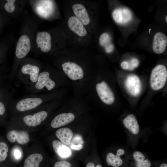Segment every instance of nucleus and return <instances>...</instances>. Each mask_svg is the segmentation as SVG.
<instances>
[{
    "mask_svg": "<svg viewBox=\"0 0 167 167\" xmlns=\"http://www.w3.org/2000/svg\"><path fill=\"white\" fill-rule=\"evenodd\" d=\"M129 63V70H133L135 68L137 67L139 64L138 60L135 58L132 59Z\"/></svg>",
    "mask_w": 167,
    "mask_h": 167,
    "instance_id": "obj_24",
    "label": "nucleus"
},
{
    "mask_svg": "<svg viewBox=\"0 0 167 167\" xmlns=\"http://www.w3.org/2000/svg\"><path fill=\"white\" fill-rule=\"evenodd\" d=\"M73 12L75 16L86 25L90 22V19L85 7L81 4H75L72 7Z\"/></svg>",
    "mask_w": 167,
    "mask_h": 167,
    "instance_id": "obj_17",
    "label": "nucleus"
},
{
    "mask_svg": "<svg viewBox=\"0 0 167 167\" xmlns=\"http://www.w3.org/2000/svg\"><path fill=\"white\" fill-rule=\"evenodd\" d=\"M123 124L126 129L132 134L136 135L139 132V126L136 118L133 114L127 115L123 120Z\"/></svg>",
    "mask_w": 167,
    "mask_h": 167,
    "instance_id": "obj_16",
    "label": "nucleus"
},
{
    "mask_svg": "<svg viewBox=\"0 0 167 167\" xmlns=\"http://www.w3.org/2000/svg\"><path fill=\"white\" fill-rule=\"evenodd\" d=\"M63 70L71 79L76 80L82 79L84 75L82 68L76 63L68 62L62 64Z\"/></svg>",
    "mask_w": 167,
    "mask_h": 167,
    "instance_id": "obj_5",
    "label": "nucleus"
},
{
    "mask_svg": "<svg viewBox=\"0 0 167 167\" xmlns=\"http://www.w3.org/2000/svg\"><path fill=\"white\" fill-rule=\"evenodd\" d=\"M55 134L62 143L66 145L70 144L73 136L72 131L66 127L58 129L56 131Z\"/></svg>",
    "mask_w": 167,
    "mask_h": 167,
    "instance_id": "obj_19",
    "label": "nucleus"
},
{
    "mask_svg": "<svg viewBox=\"0 0 167 167\" xmlns=\"http://www.w3.org/2000/svg\"><path fill=\"white\" fill-rule=\"evenodd\" d=\"M43 158L42 156L40 154H32L25 160L24 167H39Z\"/></svg>",
    "mask_w": 167,
    "mask_h": 167,
    "instance_id": "obj_20",
    "label": "nucleus"
},
{
    "mask_svg": "<svg viewBox=\"0 0 167 167\" xmlns=\"http://www.w3.org/2000/svg\"><path fill=\"white\" fill-rule=\"evenodd\" d=\"M83 146L81 144H79L77 145H73L71 146V148L75 150H79L83 148Z\"/></svg>",
    "mask_w": 167,
    "mask_h": 167,
    "instance_id": "obj_29",
    "label": "nucleus"
},
{
    "mask_svg": "<svg viewBox=\"0 0 167 167\" xmlns=\"http://www.w3.org/2000/svg\"><path fill=\"white\" fill-rule=\"evenodd\" d=\"M48 115L47 112L44 110H38L32 114L23 116L22 120L27 126L35 127L40 124L46 118Z\"/></svg>",
    "mask_w": 167,
    "mask_h": 167,
    "instance_id": "obj_6",
    "label": "nucleus"
},
{
    "mask_svg": "<svg viewBox=\"0 0 167 167\" xmlns=\"http://www.w3.org/2000/svg\"><path fill=\"white\" fill-rule=\"evenodd\" d=\"M86 167H95V165L92 162H89L87 165ZM96 167H103L101 165H97Z\"/></svg>",
    "mask_w": 167,
    "mask_h": 167,
    "instance_id": "obj_30",
    "label": "nucleus"
},
{
    "mask_svg": "<svg viewBox=\"0 0 167 167\" xmlns=\"http://www.w3.org/2000/svg\"><path fill=\"white\" fill-rule=\"evenodd\" d=\"M125 86L128 93L132 96H136L141 92V82L139 78L136 75H128L125 81Z\"/></svg>",
    "mask_w": 167,
    "mask_h": 167,
    "instance_id": "obj_8",
    "label": "nucleus"
},
{
    "mask_svg": "<svg viewBox=\"0 0 167 167\" xmlns=\"http://www.w3.org/2000/svg\"><path fill=\"white\" fill-rule=\"evenodd\" d=\"M126 155L125 149L118 148L114 152H110L107 154L106 163L109 165L113 167H120L123 164Z\"/></svg>",
    "mask_w": 167,
    "mask_h": 167,
    "instance_id": "obj_7",
    "label": "nucleus"
},
{
    "mask_svg": "<svg viewBox=\"0 0 167 167\" xmlns=\"http://www.w3.org/2000/svg\"><path fill=\"white\" fill-rule=\"evenodd\" d=\"M121 66L122 68L124 69H129V62L124 61L122 62L121 64Z\"/></svg>",
    "mask_w": 167,
    "mask_h": 167,
    "instance_id": "obj_27",
    "label": "nucleus"
},
{
    "mask_svg": "<svg viewBox=\"0 0 167 167\" xmlns=\"http://www.w3.org/2000/svg\"><path fill=\"white\" fill-rule=\"evenodd\" d=\"M6 111V106L5 103L0 100V116L3 115Z\"/></svg>",
    "mask_w": 167,
    "mask_h": 167,
    "instance_id": "obj_26",
    "label": "nucleus"
},
{
    "mask_svg": "<svg viewBox=\"0 0 167 167\" xmlns=\"http://www.w3.org/2000/svg\"><path fill=\"white\" fill-rule=\"evenodd\" d=\"M159 167H167V164L165 163H163L160 165Z\"/></svg>",
    "mask_w": 167,
    "mask_h": 167,
    "instance_id": "obj_31",
    "label": "nucleus"
},
{
    "mask_svg": "<svg viewBox=\"0 0 167 167\" xmlns=\"http://www.w3.org/2000/svg\"><path fill=\"white\" fill-rule=\"evenodd\" d=\"M165 19V21L167 22V15H166Z\"/></svg>",
    "mask_w": 167,
    "mask_h": 167,
    "instance_id": "obj_32",
    "label": "nucleus"
},
{
    "mask_svg": "<svg viewBox=\"0 0 167 167\" xmlns=\"http://www.w3.org/2000/svg\"><path fill=\"white\" fill-rule=\"evenodd\" d=\"M52 145L55 152L60 157L65 158L69 157L71 156L72 153L71 149L59 141H54Z\"/></svg>",
    "mask_w": 167,
    "mask_h": 167,
    "instance_id": "obj_18",
    "label": "nucleus"
},
{
    "mask_svg": "<svg viewBox=\"0 0 167 167\" xmlns=\"http://www.w3.org/2000/svg\"><path fill=\"white\" fill-rule=\"evenodd\" d=\"M167 45L166 36L161 32H157L155 35L153 40L152 49L156 54H160L165 50Z\"/></svg>",
    "mask_w": 167,
    "mask_h": 167,
    "instance_id": "obj_12",
    "label": "nucleus"
},
{
    "mask_svg": "<svg viewBox=\"0 0 167 167\" xmlns=\"http://www.w3.org/2000/svg\"><path fill=\"white\" fill-rule=\"evenodd\" d=\"M114 21L120 24H126L132 19V15L131 11L126 8H118L114 9L112 12Z\"/></svg>",
    "mask_w": 167,
    "mask_h": 167,
    "instance_id": "obj_10",
    "label": "nucleus"
},
{
    "mask_svg": "<svg viewBox=\"0 0 167 167\" xmlns=\"http://www.w3.org/2000/svg\"><path fill=\"white\" fill-rule=\"evenodd\" d=\"M167 79V70L163 65L159 64L152 70L150 78V84L152 88L158 90L165 85Z\"/></svg>",
    "mask_w": 167,
    "mask_h": 167,
    "instance_id": "obj_3",
    "label": "nucleus"
},
{
    "mask_svg": "<svg viewBox=\"0 0 167 167\" xmlns=\"http://www.w3.org/2000/svg\"><path fill=\"white\" fill-rule=\"evenodd\" d=\"M71 164L69 162L65 161L57 162L54 165V167H71Z\"/></svg>",
    "mask_w": 167,
    "mask_h": 167,
    "instance_id": "obj_25",
    "label": "nucleus"
},
{
    "mask_svg": "<svg viewBox=\"0 0 167 167\" xmlns=\"http://www.w3.org/2000/svg\"><path fill=\"white\" fill-rule=\"evenodd\" d=\"M8 148L4 142H0V162L4 161L7 156Z\"/></svg>",
    "mask_w": 167,
    "mask_h": 167,
    "instance_id": "obj_22",
    "label": "nucleus"
},
{
    "mask_svg": "<svg viewBox=\"0 0 167 167\" xmlns=\"http://www.w3.org/2000/svg\"><path fill=\"white\" fill-rule=\"evenodd\" d=\"M41 71L38 61L25 58L22 61L15 77L26 85H31L36 82Z\"/></svg>",
    "mask_w": 167,
    "mask_h": 167,
    "instance_id": "obj_1",
    "label": "nucleus"
},
{
    "mask_svg": "<svg viewBox=\"0 0 167 167\" xmlns=\"http://www.w3.org/2000/svg\"><path fill=\"white\" fill-rule=\"evenodd\" d=\"M14 156L16 159L20 158L21 156V152L19 150L16 149L14 151Z\"/></svg>",
    "mask_w": 167,
    "mask_h": 167,
    "instance_id": "obj_28",
    "label": "nucleus"
},
{
    "mask_svg": "<svg viewBox=\"0 0 167 167\" xmlns=\"http://www.w3.org/2000/svg\"><path fill=\"white\" fill-rule=\"evenodd\" d=\"M98 95L101 101L107 105L112 104L114 101L115 97L113 92L108 84L102 81L96 86Z\"/></svg>",
    "mask_w": 167,
    "mask_h": 167,
    "instance_id": "obj_4",
    "label": "nucleus"
},
{
    "mask_svg": "<svg viewBox=\"0 0 167 167\" xmlns=\"http://www.w3.org/2000/svg\"><path fill=\"white\" fill-rule=\"evenodd\" d=\"M74 115L71 113H63L56 116L51 121V126L56 128L66 125L74 120Z\"/></svg>",
    "mask_w": 167,
    "mask_h": 167,
    "instance_id": "obj_13",
    "label": "nucleus"
},
{
    "mask_svg": "<svg viewBox=\"0 0 167 167\" xmlns=\"http://www.w3.org/2000/svg\"><path fill=\"white\" fill-rule=\"evenodd\" d=\"M7 137L10 142L14 143L16 141L21 145L26 144L29 140L28 133L24 131L11 130L8 133Z\"/></svg>",
    "mask_w": 167,
    "mask_h": 167,
    "instance_id": "obj_11",
    "label": "nucleus"
},
{
    "mask_svg": "<svg viewBox=\"0 0 167 167\" xmlns=\"http://www.w3.org/2000/svg\"><path fill=\"white\" fill-rule=\"evenodd\" d=\"M99 41L100 45L105 48L107 53H111L114 50V46L111 42V36L108 33L104 32L102 34Z\"/></svg>",
    "mask_w": 167,
    "mask_h": 167,
    "instance_id": "obj_21",
    "label": "nucleus"
},
{
    "mask_svg": "<svg viewBox=\"0 0 167 167\" xmlns=\"http://www.w3.org/2000/svg\"><path fill=\"white\" fill-rule=\"evenodd\" d=\"M67 23L70 29L79 36H83L86 35L87 32L84 24L75 16H71Z\"/></svg>",
    "mask_w": 167,
    "mask_h": 167,
    "instance_id": "obj_14",
    "label": "nucleus"
},
{
    "mask_svg": "<svg viewBox=\"0 0 167 167\" xmlns=\"http://www.w3.org/2000/svg\"><path fill=\"white\" fill-rule=\"evenodd\" d=\"M36 42L41 51L43 53L49 52L51 48V38L50 34L46 32L41 31L37 33Z\"/></svg>",
    "mask_w": 167,
    "mask_h": 167,
    "instance_id": "obj_9",
    "label": "nucleus"
},
{
    "mask_svg": "<svg viewBox=\"0 0 167 167\" xmlns=\"http://www.w3.org/2000/svg\"><path fill=\"white\" fill-rule=\"evenodd\" d=\"M47 95L39 93H31L16 100L11 103L17 111L24 112L36 108L47 101Z\"/></svg>",
    "mask_w": 167,
    "mask_h": 167,
    "instance_id": "obj_2",
    "label": "nucleus"
},
{
    "mask_svg": "<svg viewBox=\"0 0 167 167\" xmlns=\"http://www.w3.org/2000/svg\"><path fill=\"white\" fill-rule=\"evenodd\" d=\"M4 6L5 10L9 13H12L14 12L15 9V0H7Z\"/></svg>",
    "mask_w": 167,
    "mask_h": 167,
    "instance_id": "obj_23",
    "label": "nucleus"
},
{
    "mask_svg": "<svg viewBox=\"0 0 167 167\" xmlns=\"http://www.w3.org/2000/svg\"><path fill=\"white\" fill-rule=\"evenodd\" d=\"M132 163L135 167H151V162L142 152L136 151L130 156Z\"/></svg>",
    "mask_w": 167,
    "mask_h": 167,
    "instance_id": "obj_15",
    "label": "nucleus"
}]
</instances>
